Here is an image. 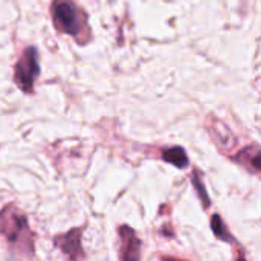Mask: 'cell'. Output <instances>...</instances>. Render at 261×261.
Wrapping results in <instances>:
<instances>
[{"instance_id":"1","label":"cell","mask_w":261,"mask_h":261,"mask_svg":"<svg viewBox=\"0 0 261 261\" xmlns=\"http://www.w3.org/2000/svg\"><path fill=\"white\" fill-rule=\"evenodd\" d=\"M52 18L61 32L73 37L87 29L84 12L72 0H55L52 3Z\"/></svg>"},{"instance_id":"2","label":"cell","mask_w":261,"mask_h":261,"mask_svg":"<svg viewBox=\"0 0 261 261\" xmlns=\"http://www.w3.org/2000/svg\"><path fill=\"white\" fill-rule=\"evenodd\" d=\"M38 73H40V67H38L37 50L34 47H28L15 64V73H14L15 84L23 92L29 93L34 90V81L38 76Z\"/></svg>"},{"instance_id":"3","label":"cell","mask_w":261,"mask_h":261,"mask_svg":"<svg viewBox=\"0 0 261 261\" xmlns=\"http://www.w3.org/2000/svg\"><path fill=\"white\" fill-rule=\"evenodd\" d=\"M0 232L12 243H18L21 239L29 240L26 219L17 211H9V208L3 210L0 214Z\"/></svg>"},{"instance_id":"4","label":"cell","mask_w":261,"mask_h":261,"mask_svg":"<svg viewBox=\"0 0 261 261\" xmlns=\"http://www.w3.org/2000/svg\"><path fill=\"white\" fill-rule=\"evenodd\" d=\"M81 231L72 229L70 232L55 239V245L69 257V258H83V249H81Z\"/></svg>"},{"instance_id":"5","label":"cell","mask_w":261,"mask_h":261,"mask_svg":"<svg viewBox=\"0 0 261 261\" xmlns=\"http://www.w3.org/2000/svg\"><path fill=\"white\" fill-rule=\"evenodd\" d=\"M122 249H121V258L122 260H138L141 257V242L135 236V232L124 226L119 229Z\"/></svg>"},{"instance_id":"6","label":"cell","mask_w":261,"mask_h":261,"mask_svg":"<svg viewBox=\"0 0 261 261\" xmlns=\"http://www.w3.org/2000/svg\"><path fill=\"white\" fill-rule=\"evenodd\" d=\"M213 121V124H210V132L213 135V138L216 139V142L223 148V150H231L236 145V138L232 136V133L229 132V128L226 125H223L219 119L210 118Z\"/></svg>"},{"instance_id":"7","label":"cell","mask_w":261,"mask_h":261,"mask_svg":"<svg viewBox=\"0 0 261 261\" xmlns=\"http://www.w3.org/2000/svg\"><path fill=\"white\" fill-rule=\"evenodd\" d=\"M162 158L167 162H170V164H173V165H176L179 168H185L188 165V156L185 154L184 148H180V147H173V148L165 150L162 153Z\"/></svg>"},{"instance_id":"8","label":"cell","mask_w":261,"mask_h":261,"mask_svg":"<svg viewBox=\"0 0 261 261\" xmlns=\"http://www.w3.org/2000/svg\"><path fill=\"white\" fill-rule=\"evenodd\" d=\"M236 161H240L242 164H246L248 167H252L254 171H260V150L257 145H254L252 148H246L243 150L237 158Z\"/></svg>"},{"instance_id":"9","label":"cell","mask_w":261,"mask_h":261,"mask_svg":"<svg viewBox=\"0 0 261 261\" xmlns=\"http://www.w3.org/2000/svg\"><path fill=\"white\" fill-rule=\"evenodd\" d=\"M211 225H213V229H214V232H216V236H217L219 239L226 240V242H231V240H232V239H231V234L228 232L226 226L222 223V220H220L219 216H214V217H213Z\"/></svg>"},{"instance_id":"10","label":"cell","mask_w":261,"mask_h":261,"mask_svg":"<svg viewBox=\"0 0 261 261\" xmlns=\"http://www.w3.org/2000/svg\"><path fill=\"white\" fill-rule=\"evenodd\" d=\"M194 185H196V190H197L199 196H202V202L205 203V206H208V205H210V202H208V194H206L205 190H203L202 180L199 182V176H197V174L194 176Z\"/></svg>"}]
</instances>
